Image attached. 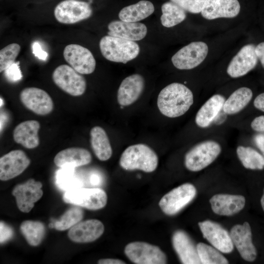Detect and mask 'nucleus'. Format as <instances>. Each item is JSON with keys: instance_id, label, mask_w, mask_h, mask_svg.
<instances>
[{"instance_id": "nucleus-1", "label": "nucleus", "mask_w": 264, "mask_h": 264, "mask_svg": "<svg viewBox=\"0 0 264 264\" xmlns=\"http://www.w3.org/2000/svg\"><path fill=\"white\" fill-rule=\"evenodd\" d=\"M194 103L192 91L179 83L170 84L159 92L157 101L158 108L164 116L176 118L184 114Z\"/></svg>"}, {"instance_id": "nucleus-2", "label": "nucleus", "mask_w": 264, "mask_h": 264, "mask_svg": "<svg viewBox=\"0 0 264 264\" xmlns=\"http://www.w3.org/2000/svg\"><path fill=\"white\" fill-rule=\"evenodd\" d=\"M158 163L154 151L144 144H137L127 147L122 154L119 164L128 171L140 170L147 173L154 171Z\"/></svg>"}, {"instance_id": "nucleus-3", "label": "nucleus", "mask_w": 264, "mask_h": 264, "mask_svg": "<svg viewBox=\"0 0 264 264\" xmlns=\"http://www.w3.org/2000/svg\"><path fill=\"white\" fill-rule=\"evenodd\" d=\"M99 47L105 59L123 64L135 59L140 52V47L134 41L109 35L101 39Z\"/></svg>"}, {"instance_id": "nucleus-4", "label": "nucleus", "mask_w": 264, "mask_h": 264, "mask_svg": "<svg viewBox=\"0 0 264 264\" xmlns=\"http://www.w3.org/2000/svg\"><path fill=\"white\" fill-rule=\"evenodd\" d=\"M221 151V146L216 141L206 140L198 143L185 154V167L192 172L199 171L211 164Z\"/></svg>"}, {"instance_id": "nucleus-5", "label": "nucleus", "mask_w": 264, "mask_h": 264, "mask_svg": "<svg viewBox=\"0 0 264 264\" xmlns=\"http://www.w3.org/2000/svg\"><path fill=\"white\" fill-rule=\"evenodd\" d=\"M64 201L89 210L103 208L107 202L105 192L100 188L79 187L65 191Z\"/></svg>"}, {"instance_id": "nucleus-6", "label": "nucleus", "mask_w": 264, "mask_h": 264, "mask_svg": "<svg viewBox=\"0 0 264 264\" xmlns=\"http://www.w3.org/2000/svg\"><path fill=\"white\" fill-rule=\"evenodd\" d=\"M52 77L57 87L70 95L81 96L86 91L85 78L70 66H59L53 71Z\"/></svg>"}, {"instance_id": "nucleus-7", "label": "nucleus", "mask_w": 264, "mask_h": 264, "mask_svg": "<svg viewBox=\"0 0 264 264\" xmlns=\"http://www.w3.org/2000/svg\"><path fill=\"white\" fill-rule=\"evenodd\" d=\"M197 190L191 183H185L173 189L160 199L159 205L166 215L177 214L196 197Z\"/></svg>"}, {"instance_id": "nucleus-8", "label": "nucleus", "mask_w": 264, "mask_h": 264, "mask_svg": "<svg viewBox=\"0 0 264 264\" xmlns=\"http://www.w3.org/2000/svg\"><path fill=\"white\" fill-rule=\"evenodd\" d=\"M127 257L137 264H165L167 257L158 246L142 242L128 244L124 249Z\"/></svg>"}, {"instance_id": "nucleus-9", "label": "nucleus", "mask_w": 264, "mask_h": 264, "mask_svg": "<svg viewBox=\"0 0 264 264\" xmlns=\"http://www.w3.org/2000/svg\"><path fill=\"white\" fill-rule=\"evenodd\" d=\"M92 14L89 3L76 0H65L59 3L54 10L56 20L61 23L71 24L88 19Z\"/></svg>"}, {"instance_id": "nucleus-10", "label": "nucleus", "mask_w": 264, "mask_h": 264, "mask_svg": "<svg viewBox=\"0 0 264 264\" xmlns=\"http://www.w3.org/2000/svg\"><path fill=\"white\" fill-rule=\"evenodd\" d=\"M208 52L206 44L200 41L193 42L180 49L172 56L171 60L177 69H191L204 60Z\"/></svg>"}, {"instance_id": "nucleus-11", "label": "nucleus", "mask_w": 264, "mask_h": 264, "mask_svg": "<svg viewBox=\"0 0 264 264\" xmlns=\"http://www.w3.org/2000/svg\"><path fill=\"white\" fill-rule=\"evenodd\" d=\"M63 56L69 66L81 74H89L95 70L96 61L93 54L81 45H67L64 49Z\"/></svg>"}, {"instance_id": "nucleus-12", "label": "nucleus", "mask_w": 264, "mask_h": 264, "mask_svg": "<svg viewBox=\"0 0 264 264\" xmlns=\"http://www.w3.org/2000/svg\"><path fill=\"white\" fill-rule=\"evenodd\" d=\"M20 98L25 107L39 115L48 114L54 108L53 102L50 96L40 88H24L20 94Z\"/></svg>"}, {"instance_id": "nucleus-13", "label": "nucleus", "mask_w": 264, "mask_h": 264, "mask_svg": "<svg viewBox=\"0 0 264 264\" xmlns=\"http://www.w3.org/2000/svg\"><path fill=\"white\" fill-rule=\"evenodd\" d=\"M42 183L34 179H29L22 184L15 186L12 194L15 197L19 209L28 213L34 206V203L43 196Z\"/></svg>"}, {"instance_id": "nucleus-14", "label": "nucleus", "mask_w": 264, "mask_h": 264, "mask_svg": "<svg viewBox=\"0 0 264 264\" xmlns=\"http://www.w3.org/2000/svg\"><path fill=\"white\" fill-rule=\"evenodd\" d=\"M205 238L215 248L224 253L232 251L234 244L230 235L219 224L209 220L198 223Z\"/></svg>"}, {"instance_id": "nucleus-15", "label": "nucleus", "mask_w": 264, "mask_h": 264, "mask_svg": "<svg viewBox=\"0 0 264 264\" xmlns=\"http://www.w3.org/2000/svg\"><path fill=\"white\" fill-rule=\"evenodd\" d=\"M256 46L253 44L243 46L232 58L227 68V73L232 78L243 76L256 66L258 58Z\"/></svg>"}, {"instance_id": "nucleus-16", "label": "nucleus", "mask_w": 264, "mask_h": 264, "mask_svg": "<svg viewBox=\"0 0 264 264\" xmlns=\"http://www.w3.org/2000/svg\"><path fill=\"white\" fill-rule=\"evenodd\" d=\"M30 163V159L23 151H10L0 158V180L6 181L18 176Z\"/></svg>"}, {"instance_id": "nucleus-17", "label": "nucleus", "mask_w": 264, "mask_h": 264, "mask_svg": "<svg viewBox=\"0 0 264 264\" xmlns=\"http://www.w3.org/2000/svg\"><path fill=\"white\" fill-rule=\"evenodd\" d=\"M230 236L241 257L245 261L252 262L257 256L256 248L252 243L251 227L247 222L234 226Z\"/></svg>"}, {"instance_id": "nucleus-18", "label": "nucleus", "mask_w": 264, "mask_h": 264, "mask_svg": "<svg viewBox=\"0 0 264 264\" xmlns=\"http://www.w3.org/2000/svg\"><path fill=\"white\" fill-rule=\"evenodd\" d=\"M240 10L238 0H206L200 13L204 18L212 20L234 18L239 14Z\"/></svg>"}, {"instance_id": "nucleus-19", "label": "nucleus", "mask_w": 264, "mask_h": 264, "mask_svg": "<svg viewBox=\"0 0 264 264\" xmlns=\"http://www.w3.org/2000/svg\"><path fill=\"white\" fill-rule=\"evenodd\" d=\"M144 86L145 80L140 74H133L125 78L118 89V104L124 107L134 103L142 94Z\"/></svg>"}, {"instance_id": "nucleus-20", "label": "nucleus", "mask_w": 264, "mask_h": 264, "mask_svg": "<svg viewBox=\"0 0 264 264\" xmlns=\"http://www.w3.org/2000/svg\"><path fill=\"white\" fill-rule=\"evenodd\" d=\"M104 226L102 222L96 219L79 222L72 226L68 232L70 240L78 243L93 242L104 233Z\"/></svg>"}, {"instance_id": "nucleus-21", "label": "nucleus", "mask_w": 264, "mask_h": 264, "mask_svg": "<svg viewBox=\"0 0 264 264\" xmlns=\"http://www.w3.org/2000/svg\"><path fill=\"white\" fill-rule=\"evenodd\" d=\"M174 248L182 263L184 264H201L197 247L189 235L184 231L177 230L172 237Z\"/></svg>"}, {"instance_id": "nucleus-22", "label": "nucleus", "mask_w": 264, "mask_h": 264, "mask_svg": "<svg viewBox=\"0 0 264 264\" xmlns=\"http://www.w3.org/2000/svg\"><path fill=\"white\" fill-rule=\"evenodd\" d=\"M110 36L126 40L137 41L143 39L147 35V28L141 22L113 21L108 25Z\"/></svg>"}, {"instance_id": "nucleus-23", "label": "nucleus", "mask_w": 264, "mask_h": 264, "mask_svg": "<svg viewBox=\"0 0 264 264\" xmlns=\"http://www.w3.org/2000/svg\"><path fill=\"white\" fill-rule=\"evenodd\" d=\"M213 211L222 216H231L242 210L245 203V198L242 195L217 194L210 199Z\"/></svg>"}, {"instance_id": "nucleus-24", "label": "nucleus", "mask_w": 264, "mask_h": 264, "mask_svg": "<svg viewBox=\"0 0 264 264\" xmlns=\"http://www.w3.org/2000/svg\"><path fill=\"white\" fill-rule=\"evenodd\" d=\"M40 123L34 120L21 122L14 129L13 137L14 141L23 147L32 149L37 147L40 144L38 132Z\"/></svg>"}, {"instance_id": "nucleus-25", "label": "nucleus", "mask_w": 264, "mask_h": 264, "mask_svg": "<svg viewBox=\"0 0 264 264\" xmlns=\"http://www.w3.org/2000/svg\"><path fill=\"white\" fill-rule=\"evenodd\" d=\"M92 159L90 152L86 149L71 147L59 152L54 158L55 164L59 167L73 168L87 165Z\"/></svg>"}, {"instance_id": "nucleus-26", "label": "nucleus", "mask_w": 264, "mask_h": 264, "mask_svg": "<svg viewBox=\"0 0 264 264\" xmlns=\"http://www.w3.org/2000/svg\"><path fill=\"white\" fill-rule=\"evenodd\" d=\"M224 97L217 94L211 96L200 107L197 113L195 122L201 128L209 126L222 109Z\"/></svg>"}, {"instance_id": "nucleus-27", "label": "nucleus", "mask_w": 264, "mask_h": 264, "mask_svg": "<svg viewBox=\"0 0 264 264\" xmlns=\"http://www.w3.org/2000/svg\"><path fill=\"white\" fill-rule=\"evenodd\" d=\"M90 144L96 156L101 161H106L112 155V150L106 131L101 127H93L90 132Z\"/></svg>"}, {"instance_id": "nucleus-28", "label": "nucleus", "mask_w": 264, "mask_h": 264, "mask_svg": "<svg viewBox=\"0 0 264 264\" xmlns=\"http://www.w3.org/2000/svg\"><path fill=\"white\" fill-rule=\"evenodd\" d=\"M154 11V7L152 2L142 0L122 8L118 17L122 21L137 22L151 15Z\"/></svg>"}, {"instance_id": "nucleus-29", "label": "nucleus", "mask_w": 264, "mask_h": 264, "mask_svg": "<svg viewBox=\"0 0 264 264\" xmlns=\"http://www.w3.org/2000/svg\"><path fill=\"white\" fill-rule=\"evenodd\" d=\"M253 96L251 89L241 87L234 91L225 101L223 110L228 115H233L242 110L249 103Z\"/></svg>"}, {"instance_id": "nucleus-30", "label": "nucleus", "mask_w": 264, "mask_h": 264, "mask_svg": "<svg viewBox=\"0 0 264 264\" xmlns=\"http://www.w3.org/2000/svg\"><path fill=\"white\" fill-rule=\"evenodd\" d=\"M160 21L166 27H172L182 22L186 18V11L172 1L164 3L161 6Z\"/></svg>"}, {"instance_id": "nucleus-31", "label": "nucleus", "mask_w": 264, "mask_h": 264, "mask_svg": "<svg viewBox=\"0 0 264 264\" xmlns=\"http://www.w3.org/2000/svg\"><path fill=\"white\" fill-rule=\"evenodd\" d=\"M20 230L28 243L33 246L41 243L45 233V228L42 222L30 220L23 221L21 224Z\"/></svg>"}, {"instance_id": "nucleus-32", "label": "nucleus", "mask_w": 264, "mask_h": 264, "mask_svg": "<svg viewBox=\"0 0 264 264\" xmlns=\"http://www.w3.org/2000/svg\"><path fill=\"white\" fill-rule=\"evenodd\" d=\"M236 153L245 168L251 170H262L264 168V156L251 147L239 146Z\"/></svg>"}, {"instance_id": "nucleus-33", "label": "nucleus", "mask_w": 264, "mask_h": 264, "mask_svg": "<svg viewBox=\"0 0 264 264\" xmlns=\"http://www.w3.org/2000/svg\"><path fill=\"white\" fill-rule=\"evenodd\" d=\"M61 168L56 176V182L59 188L66 191L81 187V181L74 175L75 168L66 166Z\"/></svg>"}, {"instance_id": "nucleus-34", "label": "nucleus", "mask_w": 264, "mask_h": 264, "mask_svg": "<svg viewBox=\"0 0 264 264\" xmlns=\"http://www.w3.org/2000/svg\"><path fill=\"white\" fill-rule=\"evenodd\" d=\"M197 247L201 264H228L227 260L214 247H213L202 242L198 243Z\"/></svg>"}, {"instance_id": "nucleus-35", "label": "nucleus", "mask_w": 264, "mask_h": 264, "mask_svg": "<svg viewBox=\"0 0 264 264\" xmlns=\"http://www.w3.org/2000/svg\"><path fill=\"white\" fill-rule=\"evenodd\" d=\"M84 216L83 211L79 207H74L67 210L59 220L54 223V228L59 231H64L80 221Z\"/></svg>"}, {"instance_id": "nucleus-36", "label": "nucleus", "mask_w": 264, "mask_h": 264, "mask_svg": "<svg viewBox=\"0 0 264 264\" xmlns=\"http://www.w3.org/2000/svg\"><path fill=\"white\" fill-rule=\"evenodd\" d=\"M21 46L17 43L9 44L0 50V72L4 71L15 63L20 51Z\"/></svg>"}, {"instance_id": "nucleus-37", "label": "nucleus", "mask_w": 264, "mask_h": 264, "mask_svg": "<svg viewBox=\"0 0 264 264\" xmlns=\"http://www.w3.org/2000/svg\"><path fill=\"white\" fill-rule=\"evenodd\" d=\"M186 11L193 14L201 13L206 0H170Z\"/></svg>"}, {"instance_id": "nucleus-38", "label": "nucleus", "mask_w": 264, "mask_h": 264, "mask_svg": "<svg viewBox=\"0 0 264 264\" xmlns=\"http://www.w3.org/2000/svg\"><path fill=\"white\" fill-rule=\"evenodd\" d=\"M6 78L11 82H17L22 79V75L19 62H15L4 70Z\"/></svg>"}, {"instance_id": "nucleus-39", "label": "nucleus", "mask_w": 264, "mask_h": 264, "mask_svg": "<svg viewBox=\"0 0 264 264\" xmlns=\"http://www.w3.org/2000/svg\"><path fill=\"white\" fill-rule=\"evenodd\" d=\"M13 235L12 229L3 221L0 222V242L3 243L10 239Z\"/></svg>"}, {"instance_id": "nucleus-40", "label": "nucleus", "mask_w": 264, "mask_h": 264, "mask_svg": "<svg viewBox=\"0 0 264 264\" xmlns=\"http://www.w3.org/2000/svg\"><path fill=\"white\" fill-rule=\"evenodd\" d=\"M251 127L255 131L264 132V115L255 117L251 123Z\"/></svg>"}, {"instance_id": "nucleus-41", "label": "nucleus", "mask_w": 264, "mask_h": 264, "mask_svg": "<svg viewBox=\"0 0 264 264\" xmlns=\"http://www.w3.org/2000/svg\"><path fill=\"white\" fill-rule=\"evenodd\" d=\"M32 48L33 53L36 57L43 61L46 59L48 54L42 49L38 42H36L33 44Z\"/></svg>"}, {"instance_id": "nucleus-42", "label": "nucleus", "mask_w": 264, "mask_h": 264, "mask_svg": "<svg viewBox=\"0 0 264 264\" xmlns=\"http://www.w3.org/2000/svg\"><path fill=\"white\" fill-rule=\"evenodd\" d=\"M255 53L264 68V42L259 44L255 47Z\"/></svg>"}, {"instance_id": "nucleus-43", "label": "nucleus", "mask_w": 264, "mask_h": 264, "mask_svg": "<svg viewBox=\"0 0 264 264\" xmlns=\"http://www.w3.org/2000/svg\"><path fill=\"white\" fill-rule=\"evenodd\" d=\"M253 103L256 109L264 112V92L258 95L255 98Z\"/></svg>"}, {"instance_id": "nucleus-44", "label": "nucleus", "mask_w": 264, "mask_h": 264, "mask_svg": "<svg viewBox=\"0 0 264 264\" xmlns=\"http://www.w3.org/2000/svg\"><path fill=\"white\" fill-rule=\"evenodd\" d=\"M254 141L264 155V134L259 133L254 137Z\"/></svg>"}, {"instance_id": "nucleus-45", "label": "nucleus", "mask_w": 264, "mask_h": 264, "mask_svg": "<svg viewBox=\"0 0 264 264\" xmlns=\"http://www.w3.org/2000/svg\"><path fill=\"white\" fill-rule=\"evenodd\" d=\"M99 264H125L126 263L121 260L115 259H102L98 261Z\"/></svg>"}, {"instance_id": "nucleus-46", "label": "nucleus", "mask_w": 264, "mask_h": 264, "mask_svg": "<svg viewBox=\"0 0 264 264\" xmlns=\"http://www.w3.org/2000/svg\"><path fill=\"white\" fill-rule=\"evenodd\" d=\"M90 181L91 184L94 186L99 185L101 182L100 177L96 175L91 176Z\"/></svg>"}, {"instance_id": "nucleus-47", "label": "nucleus", "mask_w": 264, "mask_h": 264, "mask_svg": "<svg viewBox=\"0 0 264 264\" xmlns=\"http://www.w3.org/2000/svg\"><path fill=\"white\" fill-rule=\"evenodd\" d=\"M261 203L262 207L264 211V194L261 199Z\"/></svg>"}, {"instance_id": "nucleus-48", "label": "nucleus", "mask_w": 264, "mask_h": 264, "mask_svg": "<svg viewBox=\"0 0 264 264\" xmlns=\"http://www.w3.org/2000/svg\"><path fill=\"white\" fill-rule=\"evenodd\" d=\"M48 226L50 228H54V224L52 222L50 223Z\"/></svg>"}]
</instances>
